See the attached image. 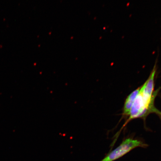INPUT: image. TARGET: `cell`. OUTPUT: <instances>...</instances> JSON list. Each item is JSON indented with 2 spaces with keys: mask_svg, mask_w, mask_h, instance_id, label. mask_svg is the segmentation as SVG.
<instances>
[{
  "mask_svg": "<svg viewBox=\"0 0 161 161\" xmlns=\"http://www.w3.org/2000/svg\"><path fill=\"white\" fill-rule=\"evenodd\" d=\"M158 114V116L160 117V118L161 119V112L159 110V111L158 112V114Z\"/></svg>",
  "mask_w": 161,
  "mask_h": 161,
  "instance_id": "obj_4",
  "label": "cell"
},
{
  "mask_svg": "<svg viewBox=\"0 0 161 161\" xmlns=\"http://www.w3.org/2000/svg\"><path fill=\"white\" fill-rule=\"evenodd\" d=\"M141 86L134 91L126 98L124 106L123 112V116H127L129 115L131 108H132L137 96L139 92Z\"/></svg>",
  "mask_w": 161,
  "mask_h": 161,
  "instance_id": "obj_3",
  "label": "cell"
},
{
  "mask_svg": "<svg viewBox=\"0 0 161 161\" xmlns=\"http://www.w3.org/2000/svg\"><path fill=\"white\" fill-rule=\"evenodd\" d=\"M144 146V144L141 141L130 138L126 139L119 146L109 153L100 161H114L124 156L133 149Z\"/></svg>",
  "mask_w": 161,
  "mask_h": 161,
  "instance_id": "obj_2",
  "label": "cell"
},
{
  "mask_svg": "<svg viewBox=\"0 0 161 161\" xmlns=\"http://www.w3.org/2000/svg\"><path fill=\"white\" fill-rule=\"evenodd\" d=\"M156 59L155 64L149 77L141 86L139 92L134 101L130 110L129 117L125 125L134 119L141 118L145 119L151 113H158L159 110L155 107L154 102L159 89L154 91V79L157 71Z\"/></svg>",
  "mask_w": 161,
  "mask_h": 161,
  "instance_id": "obj_1",
  "label": "cell"
}]
</instances>
